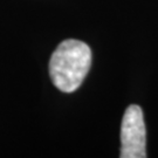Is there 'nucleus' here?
I'll return each mask as SVG.
<instances>
[{"label":"nucleus","instance_id":"nucleus-2","mask_svg":"<svg viewBox=\"0 0 158 158\" xmlns=\"http://www.w3.org/2000/svg\"><path fill=\"white\" fill-rule=\"evenodd\" d=\"M147 130L142 108L131 104L127 108L121 124V158L147 157Z\"/></svg>","mask_w":158,"mask_h":158},{"label":"nucleus","instance_id":"nucleus-1","mask_svg":"<svg viewBox=\"0 0 158 158\" xmlns=\"http://www.w3.org/2000/svg\"><path fill=\"white\" fill-rule=\"evenodd\" d=\"M91 64V51L83 41L68 39L56 47L49 61L54 85L63 93H73L83 82Z\"/></svg>","mask_w":158,"mask_h":158}]
</instances>
